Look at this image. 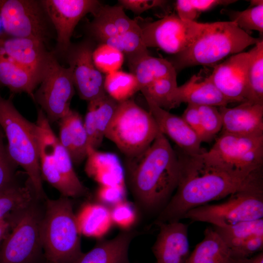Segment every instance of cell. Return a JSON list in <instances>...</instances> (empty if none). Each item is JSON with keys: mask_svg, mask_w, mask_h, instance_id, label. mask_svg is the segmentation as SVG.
Masks as SVG:
<instances>
[{"mask_svg": "<svg viewBox=\"0 0 263 263\" xmlns=\"http://www.w3.org/2000/svg\"><path fill=\"white\" fill-rule=\"evenodd\" d=\"M177 87L176 76H172L157 79L140 91L146 99L167 111L173 108L172 97Z\"/></svg>", "mask_w": 263, "mask_h": 263, "instance_id": "e575fe53", "label": "cell"}, {"mask_svg": "<svg viewBox=\"0 0 263 263\" xmlns=\"http://www.w3.org/2000/svg\"><path fill=\"white\" fill-rule=\"evenodd\" d=\"M222 13L227 15L231 21L244 31L254 30L263 34V5L249 7L242 11L223 9Z\"/></svg>", "mask_w": 263, "mask_h": 263, "instance_id": "8d00e7d4", "label": "cell"}, {"mask_svg": "<svg viewBox=\"0 0 263 263\" xmlns=\"http://www.w3.org/2000/svg\"><path fill=\"white\" fill-rule=\"evenodd\" d=\"M86 159V173L99 186H126L124 169L115 154L89 146Z\"/></svg>", "mask_w": 263, "mask_h": 263, "instance_id": "cb8c5ba5", "label": "cell"}, {"mask_svg": "<svg viewBox=\"0 0 263 263\" xmlns=\"http://www.w3.org/2000/svg\"><path fill=\"white\" fill-rule=\"evenodd\" d=\"M138 233L126 230L112 239L100 241L89 251L83 252L70 263H131L129 259V248Z\"/></svg>", "mask_w": 263, "mask_h": 263, "instance_id": "d4e9b609", "label": "cell"}, {"mask_svg": "<svg viewBox=\"0 0 263 263\" xmlns=\"http://www.w3.org/2000/svg\"><path fill=\"white\" fill-rule=\"evenodd\" d=\"M104 89L107 94L118 102L130 99L140 91L135 76L119 70L106 75Z\"/></svg>", "mask_w": 263, "mask_h": 263, "instance_id": "836d02e7", "label": "cell"}, {"mask_svg": "<svg viewBox=\"0 0 263 263\" xmlns=\"http://www.w3.org/2000/svg\"><path fill=\"white\" fill-rule=\"evenodd\" d=\"M141 31H131L108 38L106 44L121 52L128 59L129 66L141 57L149 55L141 37Z\"/></svg>", "mask_w": 263, "mask_h": 263, "instance_id": "d6a6232c", "label": "cell"}, {"mask_svg": "<svg viewBox=\"0 0 263 263\" xmlns=\"http://www.w3.org/2000/svg\"><path fill=\"white\" fill-rule=\"evenodd\" d=\"M83 123L88 136L89 146L97 150L101 144L98 140L97 129L94 110L89 103L88 104L87 111Z\"/></svg>", "mask_w": 263, "mask_h": 263, "instance_id": "ee69618b", "label": "cell"}, {"mask_svg": "<svg viewBox=\"0 0 263 263\" xmlns=\"http://www.w3.org/2000/svg\"><path fill=\"white\" fill-rule=\"evenodd\" d=\"M4 139V134L0 127V190L18 179L16 171L18 166L10 157Z\"/></svg>", "mask_w": 263, "mask_h": 263, "instance_id": "ab89813d", "label": "cell"}, {"mask_svg": "<svg viewBox=\"0 0 263 263\" xmlns=\"http://www.w3.org/2000/svg\"><path fill=\"white\" fill-rule=\"evenodd\" d=\"M40 80L37 75L0 54V87H7L12 94L26 93L34 99Z\"/></svg>", "mask_w": 263, "mask_h": 263, "instance_id": "83f0119b", "label": "cell"}, {"mask_svg": "<svg viewBox=\"0 0 263 263\" xmlns=\"http://www.w3.org/2000/svg\"><path fill=\"white\" fill-rule=\"evenodd\" d=\"M35 124L42 180L47 182L64 197L76 198L88 195L87 188L75 172L69 154L61 144L41 109L38 111Z\"/></svg>", "mask_w": 263, "mask_h": 263, "instance_id": "8992f818", "label": "cell"}, {"mask_svg": "<svg viewBox=\"0 0 263 263\" xmlns=\"http://www.w3.org/2000/svg\"><path fill=\"white\" fill-rule=\"evenodd\" d=\"M150 112L153 117L159 131L169 137L183 152L189 155L202 153V141L197 133L183 118L172 114L158 106L150 99H146Z\"/></svg>", "mask_w": 263, "mask_h": 263, "instance_id": "d6986e66", "label": "cell"}, {"mask_svg": "<svg viewBox=\"0 0 263 263\" xmlns=\"http://www.w3.org/2000/svg\"><path fill=\"white\" fill-rule=\"evenodd\" d=\"M93 15L94 18L88 25L89 31L101 43L108 38L129 31H141L137 22L128 17L120 5H101Z\"/></svg>", "mask_w": 263, "mask_h": 263, "instance_id": "603a6c76", "label": "cell"}, {"mask_svg": "<svg viewBox=\"0 0 263 263\" xmlns=\"http://www.w3.org/2000/svg\"><path fill=\"white\" fill-rule=\"evenodd\" d=\"M0 14L8 37L44 43L50 37L52 25L41 0H0Z\"/></svg>", "mask_w": 263, "mask_h": 263, "instance_id": "7c38bea8", "label": "cell"}, {"mask_svg": "<svg viewBox=\"0 0 263 263\" xmlns=\"http://www.w3.org/2000/svg\"><path fill=\"white\" fill-rule=\"evenodd\" d=\"M59 121V141L68 151L73 164L78 166L86 159L89 146L82 117L71 109Z\"/></svg>", "mask_w": 263, "mask_h": 263, "instance_id": "484cf974", "label": "cell"}, {"mask_svg": "<svg viewBox=\"0 0 263 263\" xmlns=\"http://www.w3.org/2000/svg\"><path fill=\"white\" fill-rule=\"evenodd\" d=\"M38 86L33 100L40 106L50 124L59 120L71 110L75 88L69 68L61 66L53 53L42 72Z\"/></svg>", "mask_w": 263, "mask_h": 263, "instance_id": "8fae6325", "label": "cell"}, {"mask_svg": "<svg viewBox=\"0 0 263 263\" xmlns=\"http://www.w3.org/2000/svg\"><path fill=\"white\" fill-rule=\"evenodd\" d=\"M56 31L55 56H64L71 45L75 27L88 13L94 14L102 5L96 0H41Z\"/></svg>", "mask_w": 263, "mask_h": 263, "instance_id": "5bb4252c", "label": "cell"}, {"mask_svg": "<svg viewBox=\"0 0 263 263\" xmlns=\"http://www.w3.org/2000/svg\"><path fill=\"white\" fill-rule=\"evenodd\" d=\"M70 198H46L41 235L44 256L51 263H70L81 255V234Z\"/></svg>", "mask_w": 263, "mask_h": 263, "instance_id": "5b68a950", "label": "cell"}, {"mask_svg": "<svg viewBox=\"0 0 263 263\" xmlns=\"http://www.w3.org/2000/svg\"><path fill=\"white\" fill-rule=\"evenodd\" d=\"M75 217L80 234L88 237H103L113 224L110 209L100 203L84 205Z\"/></svg>", "mask_w": 263, "mask_h": 263, "instance_id": "f1b7e54d", "label": "cell"}, {"mask_svg": "<svg viewBox=\"0 0 263 263\" xmlns=\"http://www.w3.org/2000/svg\"><path fill=\"white\" fill-rule=\"evenodd\" d=\"M181 117L201 139V129L198 106L188 104Z\"/></svg>", "mask_w": 263, "mask_h": 263, "instance_id": "f6af8a7d", "label": "cell"}, {"mask_svg": "<svg viewBox=\"0 0 263 263\" xmlns=\"http://www.w3.org/2000/svg\"><path fill=\"white\" fill-rule=\"evenodd\" d=\"M177 16L185 21H195L199 13L192 4L190 0H178L176 2Z\"/></svg>", "mask_w": 263, "mask_h": 263, "instance_id": "bcb514c9", "label": "cell"}, {"mask_svg": "<svg viewBox=\"0 0 263 263\" xmlns=\"http://www.w3.org/2000/svg\"><path fill=\"white\" fill-rule=\"evenodd\" d=\"M92 58L96 68L106 75L118 71L124 61L121 52L105 43L94 49Z\"/></svg>", "mask_w": 263, "mask_h": 263, "instance_id": "74e56055", "label": "cell"}, {"mask_svg": "<svg viewBox=\"0 0 263 263\" xmlns=\"http://www.w3.org/2000/svg\"><path fill=\"white\" fill-rule=\"evenodd\" d=\"M177 153L180 164L178 184L160 212L157 225L179 221L190 210L236 192L263 188V174L240 176L208 164L200 154L189 155L181 150Z\"/></svg>", "mask_w": 263, "mask_h": 263, "instance_id": "6da1fadb", "label": "cell"}, {"mask_svg": "<svg viewBox=\"0 0 263 263\" xmlns=\"http://www.w3.org/2000/svg\"><path fill=\"white\" fill-rule=\"evenodd\" d=\"M200 155L208 164L238 176L263 174V136L222 132L212 147Z\"/></svg>", "mask_w": 263, "mask_h": 263, "instance_id": "9c48e42d", "label": "cell"}, {"mask_svg": "<svg viewBox=\"0 0 263 263\" xmlns=\"http://www.w3.org/2000/svg\"><path fill=\"white\" fill-rule=\"evenodd\" d=\"M249 102L263 104V40L247 52Z\"/></svg>", "mask_w": 263, "mask_h": 263, "instance_id": "1f68e13d", "label": "cell"}, {"mask_svg": "<svg viewBox=\"0 0 263 263\" xmlns=\"http://www.w3.org/2000/svg\"><path fill=\"white\" fill-rule=\"evenodd\" d=\"M225 202L204 205L188 211L184 218L226 227L263 217V188L241 190Z\"/></svg>", "mask_w": 263, "mask_h": 263, "instance_id": "30bf717a", "label": "cell"}, {"mask_svg": "<svg viewBox=\"0 0 263 263\" xmlns=\"http://www.w3.org/2000/svg\"><path fill=\"white\" fill-rule=\"evenodd\" d=\"M190 1L199 13L210 10L217 6L227 5L237 0H190Z\"/></svg>", "mask_w": 263, "mask_h": 263, "instance_id": "7dc6e473", "label": "cell"}, {"mask_svg": "<svg viewBox=\"0 0 263 263\" xmlns=\"http://www.w3.org/2000/svg\"><path fill=\"white\" fill-rule=\"evenodd\" d=\"M124 170L135 201L144 211L152 212L162 210L176 189L180 164L176 151L159 131L145 151L128 159Z\"/></svg>", "mask_w": 263, "mask_h": 263, "instance_id": "7a4b0ae2", "label": "cell"}, {"mask_svg": "<svg viewBox=\"0 0 263 263\" xmlns=\"http://www.w3.org/2000/svg\"><path fill=\"white\" fill-rule=\"evenodd\" d=\"M262 39L251 36L231 21L207 23L198 38L169 61L176 73L190 67L210 66Z\"/></svg>", "mask_w": 263, "mask_h": 263, "instance_id": "3957f363", "label": "cell"}, {"mask_svg": "<svg viewBox=\"0 0 263 263\" xmlns=\"http://www.w3.org/2000/svg\"><path fill=\"white\" fill-rule=\"evenodd\" d=\"M200 114L202 142L211 140L222 129V119L215 106H198Z\"/></svg>", "mask_w": 263, "mask_h": 263, "instance_id": "f35d334b", "label": "cell"}, {"mask_svg": "<svg viewBox=\"0 0 263 263\" xmlns=\"http://www.w3.org/2000/svg\"><path fill=\"white\" fill-rule=\"evenodd\" d=\"M235 263H263V251L248 258L237 260Z\"/></svg>", "mask_w": 263, "mask_h": 263, "instance_id": "c3c4849f", "label": "cell"}, {"mask_svg": "<svg viewBox=\"0 0 263 263\" xmlns=\"http://www.w3.org/2000/svg\"><path fill=\"white\" fill-rule=\"evenodd\" d=\"M37 199L38 198L28 178L24 183H21L18 179L0 190V219H6L11 214L24 209Z\"/></svg>", "mask_w": 263, "mask_h": 263, "instance_id": "f546056e", "label": "cell"}, {"mask_svg": "<svg viewBox=\"0 0 263 263\" xmlns=\"http://www.w3.org/2000/svg\"><path fill=\"white\" fill-rule=\"evenodd\" d=\"M157 225L159 232L152 247L155 263H185L190 253L188 225L179 221Z\"/></svg>", "mask_w": 263, "mask_h": 263, "instance_id": "ac0fdd59", "label": "cell"}, {"mask_svg": "<svg viewBox=\"0 0 263 263\" xmlns=\"http://www.w3.org/2000/svg\"><path fill=\"white\" fill-rule=\"evenodd\" d=\"M0 127L6 136L7 151L12 160L25 171L37 197L44 200L41 175L39 143L35 123L24 118L17 110L11 98L0 94Z\"/></svg>", "mask_w": 263, "mask_h": 263, "instance_id": "277c9868", "label": "cell"}, {"mask_svg": "<svg viewBox=\"0 0 263 263\" xmlns=\"http://www.w3.org/2000/svg\"><path fill=\"white\" fill-rule=\"evenodd\" d=\"M204 238L190 253L185 263H235L230 249L213 227H207Z\"/></svg>", "mask_w": 263, "mask_h": 263, "instance_id": "4316f807", "label": "cell"}, {"mask_svg": "<svg viewBox=\"0 0 263 263\" xmlns=\"http://www.w3.org/2000/svg\"><path fill=\"white\" fill-rule=\"evenodd\" d=\"M92 106L97 129L98 138L101 145L105 132L117 109L118 102L107 94L88 102Z\"/></svg>", "mask_w": 263, "mask_h": 263, "instance_id": "d590c367", "label": "cell"}, {"mask_svg": "<svg viewBox=\"0 0 263 263\" xmlns=\"http://www.w3.org/2000/svg\"><path fill=\"white\" fill-rule=\"evenodd\" d=\"M129 67L131 73L136 78L140 91L157 79L176 76L177 74L169 61L150 56V54L139 59Z\"/></svg>", "mask_w": 263, "mask_h": 263, "instance_id": "4dcf8cb0", "label": "cell"}, {"mask_svg": "<svg viewBox=\"0 0 263 263\" xmlns=\"http://www.w3.org/2000/svg\"><path fill=\"white\" fill-rule=\"evenodd\" d=\"M94 49L92 42L85 40L75 45L71 44L65 56L75 88L79 97L88 102L106 94L105 76L93 62Z\"/></svg>", "mask_w": 263, "mask_h": 263, "instance_id": "9a60e30c", "label": "cell"}, {"mask_svg": "<svg viewBox=\"0 0 263 263\" xmlns=\"http://www.w3.org/2000/svg\"><path fill=\"white\" fill-rule=\"evenodd\" d=\"M159 132L150 113L130 98L118 102L104 137L113 142L128 159H131L145 151Z\"/></svg>", "mask_w": 263, "mask_h": 263, "instance_id": "ba28073f", "label": "cell"}, {"mask_svg": "<svg viewBox=\"0 0 263 263\" xmlns=\"http://www.w3.org/2000/svg\"><path fill=\"white\" fill-rule=\"evenodd\" d=\"M44 200L37 199L5 219L10 230L0 245V263L47 262L41 235Z\"/></svg>", "mask_w": 263, "mask_h": 263, "instance_id": "52a82bcc", "label": "cell"}, {"mask_svg": "<svg viewBox=\"0 0 263 263\" xmlns=\"http://www.w3.org/2000/svg\"><path fill=\"white\" fill-rule=\"evenodd\" d=\"M250 4L249 7L263 5V0H252L250 1Z\"/></svg>", "mask_w": 263, "mask_h": 263, "instance_id": "816d5d0a", "label": "cell"}, {"mask_svg": "<svg viewBox=\"0 0 263 263\" xmlns=\"http://www.w3.org/2000/svg\"><path fill=\"white\" fill-rule=\"evenodd\" d=\"M50 263V262H46L45 263Z\"/></svg>", "mask_w": 263, "mask_h": 263, "instance_id": "f5cc1de1", "label": "cell"}, {"mask_svg": "<svg viewBox=\"0 0 263 263\" xmlns=\"http://www.w3.org/2000/svg\"><path fill=\"white\" fill-rule=\"evenodd\" d=\"M45 45L32 38L7 37L0 39V54L40 78L51 53Z\"/></svg>", "mask_w": 263, "mask_h": 263, "instance_id": "ffe728a7", "label": "cell"}, {"mask_svg": "<svg viewBox=\"0 0 263 263\" xmlns=\"http://www.w3.org/2000/svg\"><path fill=\"white\" fill-rule=\"evenodd\" d=\"M96 198L99 203L112 207L126 200V188L125 186H99L97 188Z\"/></svg>", "mask_w": 263, "mask_h": 263, "instance_id": "b9f144b4", "label": "cell"}, {"mask_svg": "<svg viewBox=\"0 0 263 263\" xmlns=\"http://www.w3.org/2000/svg\"><path fill=\"white\" fill-rule=\"evenodd\" d=\"M247 52L231 56L220 64L215 65L208 76L222 94L231 102L248 101Z\"/></svg>", "mask_w": 263, "mask_h": 263, "instance_id": "2e32d148", "label": "cell"}, {"mask_svg": "<svg viewBox=\"0 0 263 263\" xmlns=\"http://www.w3.org/2000/svg\"><path fill=\"white\" fill-rule=\"evenodd\" d=\"M223 132L244 136H263V104L246 101L233 107H220Z\"/></svg>", "mask_w": 263, "mask_h": 263, "instance_id": "44dd1931", "label": "cell"}, {"mask_svg": "<svg viewBox=\"0 0 263 263\" xmlns=\"http://www.w3.org/2000/svg\"><path fill=\"white\" fill-rule=\"evenodd\" d=\"M182 103L220 107L232 102L222 94L209 76L193 75L184 84L178 86L173 93V108Z\"/></svg>", "mask_w": 263, "mask_h": 263, "instance_id": "7402d4cb", "label": "cell"}, {"mask_svg": "<svg viewBox=\"0 0 263 263\" xmlns=\"http://www.w3.org/2000/svg\"><path fill=\"white\" fill-rule=\"evenodd\" d=\"M110 212L113 224L124 230H129L136 222V210L126 200L113 206Z\"/></svg>", "mask_w": 263, "mask_h": 263, "instance_id": "60d3db41", "label": "cell"}, {"mask_svg": "<svg viewBox=\"0 0 263 263\" xmlns=\"http://www.w3.org/2000/svg\"><path fill=\"white\" fill-rule=\"evenodd\" d=\"M3 27L1 16L0 14V39L7 37Z\"/></svg>", "mask_w": 263, "mask_h": 263, "instance_id": "f907efd6", "label": "cell"}, {"mask_svg": "<svg viewBox=\"0 0 263 263\" xmlns=\"http://www.w3.org/2000/svg\"><path fill=\"white\" fill-rule=\"evenodd\" d=\"M1 243H0V245Z\"/></svg>", "mask_w": 263, "mask_h": 263, "instance_id": "db71d44e", "label": "cell"}, {"mask_svg": "<svg viewBox=\"0 0 263 263\" xmlns=\"http://www.w3.org/2000/svg\"><path fill=\"white\" fill-rule=\"evenodd\" d=\"M213 228L230 249L235 260L250 258L263 250V218Z\"/></svg>", "mask_w": 263, "mask_h": 263, "instance_id": "e0dca14e", "label": "cell"}, {"mask_svg": "<svg viewBox=\"0 0 263 263\" xmlns=\"http://www.w3.org/2000/svg\"><path fill=\"white\" fill-rule=\"evenodd\" d=\"M207 24L185 21L171 14L141 26V37L147 48L158 47L167 53L176 55L189 47Z\"/></svg>", "mask_w": 263, "mask_h": 263, "instance_id": "4fadbf2b", "label": "cell"}, {"mask_svg": "<svg viewBox=\"0 0 263 263\" xmlns=\"http://www.w3.org/2000/svg\"><path fill=\"white\" fill-rule=\"evenodd\" d=\"M10 226L8 222L5 219H0V243L8 233Z\"/></svg>", "mask_w": 263, "mask_h": 263, "instance_id": "681fc988", "label": "cell"}, {"mask_svg": "<svg viewBox=\"0 0 263 263\" xmlns=\"http://www.w3.org/2000/svg\"><path fill=\"white\" fill-rule=\"evenodd\" d=\"M120 5L137 14L153 8L163 7L167 2L162 0H120Z\"/></svg>", "mask_w": 263, "mask_h": 263, "instance_id": "7bdbcfd3", "label": "cell"}]
</instances>
